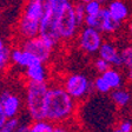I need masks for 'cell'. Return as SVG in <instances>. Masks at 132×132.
<instances>
[{
    "mask_svg": "<svg viewBox=\"0 0 132 132\" xmlns=\"http://www.w3.org/2000/svg\"><path fill=\"white\" fill-rule=\"evenodd\" d=\"M54 124L46 119H38L31 120L30 123V132H53Z\"/></svg>",
    "mask_w": 132,
    "mask_h": 132,
    "instance_id": "16",
    "label": "cell"
},
{
    "mask_svg": "<svg viewBox=\"0 0 132 132\" xmlns=\"http://www.w3.org/2000/svg\"><path fill=\"white\" fill-rule=\"evenodd\" d=\"M48 86V82H26L25 84V111L31 120L44 119L45 98H46Z\"/></svg>",
    "mask_w": 132,
    "mask_h": 132,
    "instance_id": "2",
    "label": "cell"
},
{
    "mask_svg": "<svg viewBox=\"0 0 132 132\" xmlns=\"http://www.w3.org/2000/svg\"><path fill=\"white\" fill-rule=\"evenodd\" d=\"M21 118L16 117V118H8V120L4 124L3 126H0V132H15L20 124H21Z\"/></svg>",
    "mask_w": 132,
    "mask_h": 132,
    "instance_id": "22",
    "label": "cell"
},
{
    "mask_svg": "<svg viewBox=\"0 0 132 132\" xmlns=\"http://www.w3.org/2000/svg\"><path fill=\"white\" fill-rule=\"evenodd\" d=\"M121 24L112 18L107 8H103L102 13H100V25H99V31L104 34H114L116 32H118L120 28Z\"/></svg>",
    "mask_w": 132,
    "mask_h": 132,
    "instance_id": "13",
    "label": "cell"
},
{
    "mask_svg": "<svg viewBox=\"0 0 132 132\" xmlns=\"http://www.w3.org/2000/svg\"><path fill=\"white\" fill-rule=\"evenodd\" d=\"M100 13H102V12H100ZM99 25H100V14H97V15H86L85 16L84 26L99 30Z\"/></svg>",
    "mask_w": 132,
    "mask_h": 132,
    "instance_id": "25",
    "label": "cell"
},
{
    "mask_svg": "<svg viewBox=\"0 0 132 132\" xmlns=\"http://www.w3.org/2000/svg\"><path fill=\"white\" fill-rule=\"evenodd\" d=\"M15 132H30V123H21Z\"/></svg>",
    "mask_w": 132,
    "mask_h": 132,
    "instance_id": "29",
    "label": "cell"
},
{
    "mask_svg": "<svg viewBox=\"0 0 132 132\" xmlns=\"http://www.w3.org/2000/svg\"><path fill=\"white\" fill-rule=\"evenodd\" d=\"M74 7V13H76V18H77L78 22L80 25H84V20H85V16H86V13H85V7H84V4L82 3H77L73 5Z\"/></svg>",
    "mask_w": 132,
    "mask_h": 132,
    "instance_id": "23",
    "label": "cell"
},
{
    "mask_svg": "<svg viewBox=\"0 0 132 132\" xmlns=\"http://www.w3.org/2000/svg\"><path fill=\"white\" fill-rule=\"evenodd\" d=\"M106 8L113 19L120 24H123L130 16V7L124 0H111Z\"/></svg>",
    "mask_w": 132,
    "mask_h": 132,
    "instance_id": "12",
    "label": "cell"
},
{
    "mask_svg": "<svg viewBox=\"0 0 132 132\" xmlns=\"http://www.w3.org/2000/svg\"><path fill=\"white\" fill-rule=\"evenodd\" d=\"M77 43L82 53L93 55L96 53H98L100 46L104 43L103 33L97 28L82 26L78 32Z\"/></svg>",
    "mask_w": 132,
    "mask_h": 132,
    "instance_id": "5",
    "label": "cell"
},
{
    "mask_svg": "<svg viewBox=\"0 0 132 132\" xmlns=\"http://www.w3.org/2000/svg\"><path fill=\"white\" fill-rule=\"evenodd\" d=\"M127 27H129V32L132 34V20L129 22V26H127Z\"/></svg>",
    "mask_w": 132,
    "mask_h": 132,
    "instance_id": "33",
    "label": "cell"
},
{
    "mask_svg": "<svg viewBox=\"0 0 132 132\" xmlns=\"http://www.w3.org/2000/svg\"><path fill=\"white\" fill-rule=\"evenodd\" d=\"M66 92L76 100V102H84L93 92V84L92 80L81 72H72L64 77L60 82Z\"/></svg>",
    "mask_w": 132,
    "mask_h": 132,
    "instance_id": "3",
    "label": "cell"
},
{
    "mask_svg": "<svg viewBox=\"0 0 132 132\" xmlns=\"http://www.w3.org/2000/svg\"><path fill=\"white\" fill-rule=\"evenodd\" d=\"M11 63L16 69L24 71L36 64L41 63V61L37 57H34L32 53L27 52L26 50H24L18 45V46H14L13 48H11Z\"/></svg>",
    "mask_w": 132,
    "mask_h": 132,
    "instance_id": "9",
    "label": "cell"
},
{
    "mask_svg": "<svg viewBox=\"0 0 132 132\" xmlns=\"http://www.w3.org/2000/svg\"><path fill=\"white\" fill-rule=\"evenodd\" d=\"M110 98L112 103L119 109H124V107L129 106V104L132 100V94L129 90L124 87L116 88L110 92Z\"/></svg>",
    "mask_w": 132,
    "mask_h": 132,
    "instance_id": "14",
    "label": "cell"
},
{
    "mask_svg": "<svg viewBox=\"0 0 132 132\" xmlns=\"http://www.w3.org/2000/svg\"><path fill=\"white\" fill-rule=\"evenodd\" d=\"M84 7H85L86 15H97V14H100V12H102L103 8H104L98 0L87 1V3L84 4Z\"/></svg>",
    "mask_w": 132,
    "mask_h": 132,
    "instance_id": "20",
    "label": "cell"
},
{
    "mask_svg": "<svg viewBox=\"0 0 132 132\" xmlns=\"http://www.w3.org/2000/svg\"><path fill=\"white\" fill-rule=\"evenodd\" d=\"M127 79L129 81H132V67L127 69Z\"/></svg>",
    "mask_w": 132,
    "mask_h": 132,
    "instance_id": "31",
    "label": "cell"
},
{
    "mask_svg": "<svg viewBox=\"0 0 132 132\" xmlns=\"http://www.w3.org/2000/svg\"><path fill=\"white\" fill-rule=\"evenodd\" d=\"M11 48L6 47L0 52V74L5 73L11 65Z\"/></svg>",
    "mask_w": 132,
    "mask_h": 132,
    "instance_id": "19",
    "label": "cell"
},
{
    "mask_svg": "<svg viewBox=\"0 0 132 132\" xmlns=\"http://www.w3.org/2000/svg\"><path fill=\"white\" fill-rule=\"evenodd\" d=\"M19 46L22 47L24 50H26L27 52L32 53L34 57H37L41 63L44 64H47L52 59L53 52H54L55 48L51 43L45 40L44 38H41L40 36L21 40Z\"/></svg>",
    "mask_w": 132,
    "mask_h": 132,
    "instance_id": "6",
    "label": "cell"
},
{
    "mask_svg": "<svg viewBox=\"0 0 132 132\" xmlns=\"http://www.w3.org/2000/svg\"><path fill=\"white\" fill-rule=\"evenodd\" d=\"M93 67L96 69V71L98 72L99 74H102V73H104L106 70H109L111 67V65L109 63H107L106 60H104L103 58H100V57H98L96 59V60L93 61Z\"/></svg>",
    "mask_w": 132,
    "mask_h": 132,
    "instance_id": "26",
    "label": "cell"
},
{
    "mask_svg": "<svg viewBox=\"0 0 132 132\" xmlns=\"http://www.w3.org/2000/svg\"><path fill=\"white\" fill-rule=\"evenodd\" d=\"M26 82H48V69L46 64L38 63L22 71Z\"/></svg>",
    "mask_w": 132,
    "mask_h": 132,
    "instance_id": "11",
    "label": "cell"
},
{
    "mask_svg": "<svg viewBox=\"0 0 132 132\" xmlns=\"http://www.w3.org/2000/svg\"><path fill=\"white\" fill-rule=\"evenodd\" d=\"M92 84H93V91H96V92H98L100 94H107L112 91L111 87L109 86V84L105 81V79L100 74L92 80Z\"/></svg>",
    "mask_w": 132,
    "mask_h": 132,
    "instance_id": "18",
    "label": "cell"
},
{
    "mask_svg": "<svg viewBox=\"0 0 132 132\" xmlns=\"http://www.w3.org/2000/svg\"><path fill=\"white\" fill-rule=\"evenodd\" d=\"M50 8V0H27L22 10L21 18L40 24Z\"/></svg>",
    "mask_w": 132,
    "mask_h": 132,
    "instance_id": "8",
    "label": "cell"
},
{
    "mask_svg": "<svg viewBox=\"0 0 132 132\" xmlns=\"http://www.w3.org/2000/svg\"><path fill=\"white\" fill-rule=\"evenodd\" d=\"M98 1H99V3H100V4H102V6H103V7H106V6H107V4L110 3L111 0H98Z\"/></svg>",
    "mask_w": 132,
    "mask_h": 132,
    "instance_id": "32",
    "label": "cell"
},
{
    "mask_svg": "<svg viewBox=\"0 0 132 132\" xmlns=\"http://www.w3.org/2000/svg\"><path fill=\"white\" fill-rule=\"evenodd\" d=\"M7 120H8V117H7V114H6L5 110H4L1 103H0V126H3Z\"/></svg>",
    "mask_w": 132,
    "mask_h": 132,
    "instance_id": "28",
    "label": "cell"
},
{
    "mask_svg": "<svg viewBox=\"0 0 132 132\" xmlns=\"http://www.w3.org/2000/svg\"><path fill=\"white\" fill-rule=\"evenodd\" d=\"M0 103L8 118L20 117L25 109L24 96L12 88H4L0 91Z\"/></svg>",
    "mask_w": 132,
    "mask_h": 132,
    "instance_id": "7",
    "label": "cell"
},
{
    "mask_svg": "<svg viewBox=\"0 0 132 132\" xmlns=\"http://www.w3.org/2000/svg\"><path fill=\"white\" fill-rule=\"evenodd\" d=\"M78 102L70 96L60 82L50 84L45 98L44 119L53 124L73 121Z\"/></svg>",
    "mask_w": 132,
    "mask_h": 132,
    "instance_id": "1",
    "label": "cell"
},
{
    "mask_svg": "<svg viewBox=\"0 0 132 132\" xmlns=\"http://www.w3.org/2000/svg\"><path fill=\"white\" fill-rule=\"evenodd\" d=\"M105 79V81L109 84L111 90H116V88H120L124 85V77L121 72L119 71L117 67H110L109 70L100 74Z\"/></svg>",
    "mask_w": 132,
    "mask_h": 132,
    "instance_id": "15",
    "label": "cell"
},
{
    "mask_svg": "<svg viewBox=\"0 0 132 132\" xmlns=\"http://www.w3.org/2000/svg\"><path fill=\"white\" fill-rule=\"evenodd\" d=\"M87 1H91V0H80V3H82V4H85V3H87Z\"/></svg>",
    "mask_w": 132,
    "mask_h": 132,
    "instance_id": "34",
    "label": "cell"
},
{
    "mask_svg": "<svg viewBox=\"0 0 132 132\" xmlns=\"http://www.w3.org/2000/svg\"><path fill=\"white\" fill-rule=\"evenodd\" d=\"M71 4V0H50V12L58 18L59 14Z\"/></svg>",
    "mask_w": 132,
    "mask_h": 132,
    "instance_id": "17",
    "label": "cell"
},
{
    "mask_svg": "<svg viewBox=\"0 0 132 132\" xmlns=\"http://www.w3.org/2000/svg\"><path fill=\"white\" fill-rule=\"evenodd\" d=\"M117 129L120 132H132V120L131 119H121L117 124Z\"/></svg>",
    "mask_w": 132,
    "mask_h": 132,
    "instance_id": "27",
    "label": "cell"
},
{
    "mask_svg": "<svg viewBox=\"0 0 132 132\" xmlns=\"http://www.w3.org/2000/svg\"><path fill=\"white\" fill-rule=\"evenodd\" d=\"M80 26L81 25L78 22L76 18L73 4H71L59 14L57 20V28L60 37V41L72 40L76 36H78Z\"/></svg>",
    "mask_w": 132,
    "mask_h": 132,
    "instance_id": "4",
    "label": "cell"
},
{
    "mask_svg": "<svg viewBox=\"0 0 132 132\" xmlns=\"http://www.w3.org/2000/svg\"><path fill=\"white\" fill-rule=\"evenodd\" d=\"M53 132H77L76 125L73 121H67V123L54 124V131Z\"/></svg>",
    "mask_w": 132,
    "mask_h": 132,
    "instance_id": "24",
    "label": "cell"
},
{
    "mask_svg": "<svg viewBox=\"0 0 132 132\" xmlns=\"http://www.w3.org/2000/svg\"><path fill=\"white\" fill-rule=\"evenodd\" d=\"M6 47H7V45H6L5 40H4V39L0 37V52H1V51H4Z\"/></svg>",
    "mask_w": 132,
    "mask_h": 132,
    "instance_id": "30",
    "label": "cell"
},
{
    "mask_svg": "<svg viewBox=\"0 0 132 132\" xmlns=\"http://www.w3.org/2000/svg\"><path fill=\"white\" fill-rule=\"evenodd\" d=\"M98 57L103 58L104 60L111 65V67H120L123 66V61H121V54L120 51L118 50L117 45L112 41H105L100 46L98 51Z\"/></svg>",
    "mask_w": 132,
    "mask_h": 132,
    "instance_id": "10",
    "label": "cell"
},
{
    "mask_svg": "<svg viewBox=\"0 0 132 132\" xmlns=\"http://www.w3.org/2000/svg\"><path fill=\"white\" fill-rule=\"evenodd\" d=\"M111 132H120V131H119V130L117 129V127H116V129H113V130H112V131H111Z\"/></svg>",
    "mask_w": 132,
    "mask_h": 132,
    "instance_id": "35",
    "label": "cell"
},
{
    "mask_svg": "<svg viewBox=\"0 0 132 132\" xmlns=\"http://www.w3.org/2000/svg\"><path fill=\"white\" fill-rule=\"evenodd\" d=\"M120 54H121L123 66H125L126 69L132 67V44L124 46L120 50Z\"/></svg>",
    "mask_w": 132,
    "mask_h": 132,
    "instance_id": "21",
    "label": "cell"
}]
</instances>
